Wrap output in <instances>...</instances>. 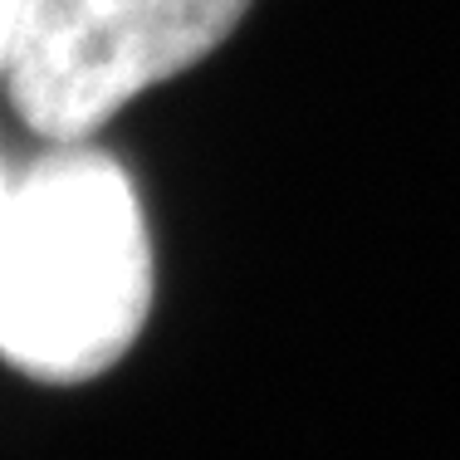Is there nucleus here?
<instances>
[{"instance_id": "obj_4", "label": "nucleus", "mask_w": 460, "mask_h": 460, "mask_svg": "<svg viewBox=\"0 0 460 460\" xmlns=\"http://www.w3.org/2000/svg\"><path fill=\"white\" fill-rule=\"evenodd\" d=\"M5 196H10V186H5V177H0V211H5Z\"/></svg>"}, {"instance_id": "obj_1", "label": "nucleus", "mask_w": 460, "mask_h": 460, "mask_svg": "<svg viewBox=\"0 0 460 460\" xmlns=\"http://www.w3.org/2000/svg\"><path fill=\"white\" fill-rule=\"evenodd\" d=\"M152 304V245L113 157L64 147L0 211V353L30 377L84 382L113 367Z\"/></svg>"}, {"instance_id": "obj_2", "label": "nucleus", "mask_w": 460, "mask_h": 460, "mask_svg": "<svg viewBox=\"0 0 460 460\" xmlns=\"http://www.w3.org/2000/svg\"><path fill=\"white\" fill-rule=\"evenodd\" d=\"M250 0H25L10 98L45 137L79 142L152 84L206 59Z\"/></svg>"}, {"instance_id": "obj_3", "label": "nucleus", "mask_w": 460, "mask_h": 460, "mask_svg": "<svg viewBox=\"0 0 460 460\" xmlns=\"http://www.w3.org/2000/svg\"><path fill=\"white\" fill-rule=\"evenodd\" d=\"M20 20H25V0H0V69L10 64V49H15Z\"/></svg>"}]
</instances>
